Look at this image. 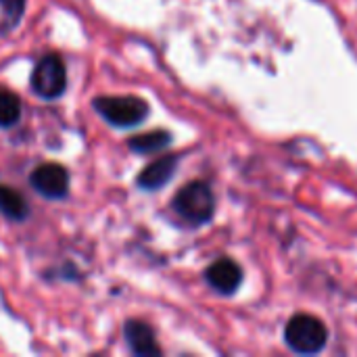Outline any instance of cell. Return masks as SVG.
Instances as JSON below:
<instances>
[{
    "instance_id": "obj_10",
    "label": "cell",
    "mask_w": 357,
    "mask_h": 357,
    "mask_svg": "<svg viewBox=\"0 0 357 357\" xmlns=\"http://www.w3.org/2000/svg\"><path fill=\"white\" fill-rule=\"evenodd\" d=\"M172 142V134L165 130H155V132H146V134H138L130 138V149L138 155H151V153H159L165 146H169Z\"/></svg>"
},
{
    "instance_id": "obj_6",
    "label": "cell",
    "mask_w": 357,
    "mask_h": 357,
    "mask_svg": "<svg viewBox=\"0 0 357 357\" xmlns=\"http://www.w3.org/2000/svg\"><path fill=\"white\" fill-rule=\"evenodd\" d=\"M205 280L209 282V287L222 295H232L238 291L241 282H243V270L236 261L224 257L213 261L207 272H205Z\"/></svg>"
},
{
    "instance_id": "obj_12",
    "label": "cell",
    "mask_w": 357,
    "mask_h": 357,
    "mask_svg": "<svg viewBox=\"0 0 357 357\" xmlns=\"http://www.w3.org/2000/svg\"><path fill=\"white\" fill-rule=\"evenodd\" d=\"M2 2V8H4V15H6V21L8 25H17L23 10H25V0H0Z\"/></svg>"
},
{
    "instance_id": "obj_5",
    "label": "cell",
    "mask_w": 357,
    "mask_h": 357,
    "mask_svg": "<svg viewBox=\"0 0 357 357\" xmlns=\"http://www.w3.org/2000/svg\"><path fill=\"white\" fill-rule=\"evenodd\" d=\"M29 184L46 199H65L69 192V172L59 163H42L31 172Z\"/></svg>"
},
{
    "instance_id": "obj_3",
    "label": "cell",
    "mask_w": 357,
    "mask_h": 357,
    "mask_svg": "<svg viewBox=\"0 0 357 357\" xmlns=\"http://www.w3.org/2000/svg\"><path fill=\"white\" fill-rule=\"evenodd\" d=\"M92 105L96 113L115 128H134L149 117V102L140 96H98Z\"/></svg>"
},
{
    "instance_id": "obj_4",
    "label": "cell",
    "mask_w": 357,
    "mask_h": 357,
    "mask_svg": "<svg viewBox=\"0 0 357 357\" xmlns=\"http://www.w3.org/2000/svg\"><path fill=\"white\" fill-rule=\"evenodd\" d=\"M31 88L46 100L63 96L67 88V71L56 54H46L36 63L31 73Z\"/></svg>"
},
{
    "instance_id": "obj_1",
    "label": "cell",
    "mask_w": 357,
    "mask_h": 357,
    "mask_svg": "<svg viewBox=\"0 0 357 357\" xmlns=\"http://www.w3.org/2000/svg\"><path fill=\"white\" fill-rule=\"evenodd\" d=\"M174 211L188 224L201 226L207 224L215 213V197L209 184L197 180L178 190L172 201Z\"/></svg>"
},
{
    "instance_id": "obj_7",
    "label": "cell",
    "mask_w": 357,
    "mask_h": 357,
    "mask_svg": "<svg viewBox=\"0 0 357 357\" xmlns=\"http://www.w3.org/2000/svg\"><path fill=\"white\" fill-rule=\"evenodd\" d=\"M178 163H180L178 155H165V157H159L157 161L149 163L140 172V176L136 180L138 188H142V190H159V188H163L174 178V174L178 169Z\"/></svg>"
},
{
    "instance_id": "obj_9",
    "label": "cell",
    "mask_w": 357,
    "mask_h": 357,
    "mask_svg": "<svg viewBox=\"0 0 357 357\" xmlns=\"http://www.w3.org/2000/svg\"><path fill=\"white\" fill-rule=\"evenodd\" d=\"M0 213L13 222H23L29 215V205L21 192L6 184H0Z\"/></svg>"
},
{
    "instance_id": "obj_8",
    "label": "cell",
    "mask_w": 357,
    "mask_h": 357,
    "mask_svg": "<svg viewBox=\"0 0 357 357\" xmlns=\"http://www.w3.org/2000/svg\"><path fill=\"white\" fill-rule=\"evenodd\" d=\"M123 335L126 341L130 345V349L136 356L149 357V356H161V349L155 341V333L149 324H144L142 320H128L123 326Z\"/></svg>"
},
{
    "instance_id": "obj_11",
    "label": "cell",
    "mask_w": 357,
    "mask_h": 357,
    "mask_svg": "<svg viewBox=\"0 0 357 357\" xmlns=\"http://www.w3.org/2000/svg\"><path fill=\"white\" fill-rule=\"evenodd\" d=\"M21 119V100L8 90H0V128H13Z\"/></svg>"
},
{
    "instance_id": "obj_2",
    "label": "cell",
    "mask_w": 357,
    "mask_h": 357,
    "mask_svg": "<svg viewBox=\"0 0 357 357\" xmlns=\"http://www.w3.org/2000/svg\"><path fill=\"white\" fill-rule=\"evenodd\" d=\"M287 345L301 356H316L328 343V331L320 318L310 314H297L284 328Z\"/></svg>"
}]
</instances>
